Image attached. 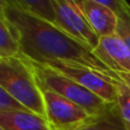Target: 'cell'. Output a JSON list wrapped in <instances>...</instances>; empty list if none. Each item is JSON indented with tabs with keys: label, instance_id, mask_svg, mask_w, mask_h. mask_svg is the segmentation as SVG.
<instances>
[{
	"label": "cell",
	"instance_id": "cell-10",
	"mask_svg": "<svg viewBox=\"0 0 130 130\" xmlns=\"http://www.w3.org/2000/svg\"><path fill=\"white\" fill-rule=\"evenodd\" d=\"M21 56V46L8 21L0 15V58Z\"/></svg>",
	"mask_w": 130,
	"mask_h": 130
},
{
	"label": "cell",
	"instance_id": "cell-3",
	"mask_svg": "<svg viewBox=\"0 0 130 130\" xmlns=\"http://www.w3.org/2000/svg\"><path fill=\"white\" fill-rule=\"evenodd\" d=\"M25 59L33 70L34 76L39 85L43 86V87L67 98L69 101L80 105L87 112H89L90 114L95 115V117H102V115L106 114L119 115L118 106H114L105 102L103 98L95 95L90 90L86 89L78 82L57 73L54 70L46 66L45 64L30 61L27 58Z\"/></svg>",
	"mask_w": 130,
	"mask_h": 130
},
{
	"label": "cell",
	"instance_id": "cell-16",
	"mask_svg": "<svg viewBox=\"0 0 130 130\" xmlns=\"http://www.w3.org/2000/svg\"><path fill=\"white\" fill-rule=\"evenodd\" d=\"M0 130H4V129H2V128H0Z\"/></svg>",
	"mask_w": 130,
	"mask_h": 130
},
{
	"label": "cell",
	"instance_id": "cell-2",
	"mask_svg": "<svg viewBox=\"0 0 130 130\" xmlns=\"http://www.w3.org/2000/svg\"><path fill=\"white\" fill-rule=\"evenodd\" d=\"M0 88L15 97L32 113L46 119L42 92L32 67L22 56L0 58Z\"/></svg>",
	"mask_w": 130,
	"mask_h": 130
},
{
	"label": "cell",
	"instance_id": "cell-6",
	"mask_svg": "<svg viewBox=\"0 0 130 130\" xmlns=\"http://www.w3.org/2000/svg\"><path fill=\"white\" fill-rule=\"evenodd\" d=\"M56 25L83 46L97 49L101 38L95 33L76 0H55Z\"/></svg>",
	"mask_w": 130,
	"mask_h": 130
},
{
	"label": "cell",
	"instance_id": "cell-15",
	"mask_svg": "<svg viewBox=\"0 0 130 130\" xmlns=\"http://www.w3.org/2000/svg\"><path fill=\"white\" fill-rule=\"evenodd\" d=\"M0 112H31L15 97L0 88Z\"/></svg>",
	"mask_w": 130,
	"mask_h": 130
},
{
	"label": "cell",
	"instance_id": "cell-11",
	"mask_svg": "<svg viewBox=\"0 0 130 130\" xmlns=\"http://www.w3.org/2000/svg\"><path fill=\"white\" fill-rule=\"evenodd\" d=\"M20 8L26 13L56 25L55 0H14Z\"/></svg>",
	"mask_w": 130,
	"mask_h": 130
},
{
	"label": "cell",
	"instance_id": "cell-13",
	"mask_svg": "<svg viewBox=\"0 0 130 130\" xmlns=\"http://www.w3.org/2000/svg\"><path fill=\"white\" fill-rule=\"evenodd\" d=\"M76 130H127V128L118 114H106Z\"/></svg>",
	"mask_w": 130,
	"mask_h": 130
},
{
	"label": "cell",
	"instance_id": "cell-1",
	"mask_svg": "<svg viewBox=\"0 0 130 130\" xmlns=\"http://www.w3.org/2000/svg\"><path fill=\"white\" fill-rule=\"evenodd\" d=\"M0 15L15 31L21 56L30 61L62 62L92 69L119 82L130 85V79L111 70L94 52L59 29L57 25L26 13L14 0L0 1Z\"/></svg>",
	"mask_w": 130,
	"mask_h": 130
},
{
	"label": "cell",
	"instance_id": "cell-7",
	"mask_svg": "<svg viewBox=\"0 0 130 130\" xmlns=\"http://www.w3.org/2000/svg\"><path fill=\"white\" fill-rule=\"evenodd\" d=\"M94 53L111 70L130 79V48L118 33L101 38Z\"/></svg>",
	"mask_w": 130,
	"mask_h": 130
},
{
	"label": "cell",
	"instance_id": "cell-12",
	"mask_svg": "<svg viewBox=\"0 0 130 130\" xmlns=\"http://www.w3.org/2000/svg\"><path fill=\"white\" fill-rule=\"evenodd\" d=\"M117 103L119 118L127 130H130V85L124 82L118 83Z\"/></svg>",
	"mask_w": 130,
	"mask_h": 130
},
{
	"label": "cell",
	"instance_id": "cell-8",
	"mask_svg": "<svg viewBox=\"0 0 130 130\" xmlns=\"http://www.w3.org/2000/svg\"><path fill=\"white\" fill-rule=\"evenodd\" d=\"M92 30L99 38L117 33L118 16L98 0H76Z\"/></svg>",
	"mask_w": 130,
	"mask_h": 130
},
{
	"label": "cell",
	"instance_id": "cell-14",
	"mask_svg": "<svg viewBox=\"0 0 130 130\" xmlns=\"http://www.w3.org/2000/svg\"><path fill=\"white\" fill-rule=\"evenodd\" d=\"M118 27L117 33L130 48V4L124 2L123 7L117 13Z\"/></svg>",
	"mask_w": 130,
	"mask_h": 130
},
{
	"label": "cell",
	"instance_id": "cell-4",
	"mask_svg": "<svg viewBox=\"0 0 130 130\" xmlns=\"http://www.w3.org/2000/svg\"><path fill=\"white\" fill-rule=\"evenodd\" d=\"M39 87L45 101L46 120L53 130H76L98 118L57 92L41 85Z\"/></svg>",
	"mask_w": 130,
	"mask_h": 130
},
{
	"label": "cell",
	"instance_id": "cell-9",
	"mask_svg": "<svg viewBox=\"0 0 130 130\" xmlns=\"http://www.w3.org/2000/svg\"><path fill=\"white\" fill-rule=\"evenodd\" d=\"M4 130H53L45 118L32 112H0Z\"/></svg>",
	"mask_w": 130,
	"mask_h": 130
},
{
	"label": "cell",
	"instance_id": "cell-5",
	"mask_svg": "<svg viewBox=\"0 0 130 130\" xmlns=\"http://www.w3.org/2000/svg\"><path fill=\"white\" fill-rule=\"evenodd\" d=\"M41 64H45L57 73L78 82L107 103L118 106L117 92L119 81H115L95 70L81 65L66 64L62 62H45Z\"/></svg>",
	"mask_w": 130,
	"mask_h": 130
}]
</instances>
